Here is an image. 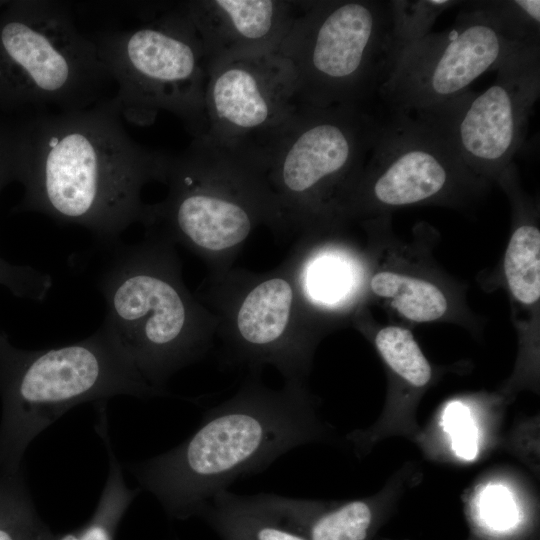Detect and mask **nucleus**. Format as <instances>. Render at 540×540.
Here are the masks:
<instances>
[{"instance_id":"f257e3e1","label":"nucleus","mask_w":540,"mask_h":540,"mask_svg":"<svg viewBox=\"0 0 540 540\" xmlns=\"http://www.w3.org/2000/svg\"><path fill=\"white\" fill-rule=\"evenodd\" d=\"M3 128L13 181L24 191L17 210L80 225L104 242L144 222L141 190L166 180L172 158L130 137L112 97Z\"/></svg>"},{"instance_id":"f03ea898","label":"nucleus","mask_w":540,"mask_h":540,"mask_svg":"<svg viewBox=\"0 0 540 540\" xmlns=\"http://www.w3.org/2000/svg\"><path fill=\"white\" fill-rule=\"evenodd\" d=\"M315 433L310 406L295 388L246 393L207 413L182 444L130 471L140 488L184 518L199 514L238 477L262 471Z\"/></svg>"},{"instance_id":"7ed1b4c3","label":"nucleus","mask_w":540,"mask_h":540,"mask_svg":"<svg viewBox=\"0 0 540 540\" xmlns=\"http://www.w3.org/2000/svg\"><path fill=\"white\" fill-rule=\"evenodd\" d=\"M157 393L101 328L45 350L19 349L0 330V471L20 473L30 442L80 403Z\"/></svg>"},{"instance_id":"20e7f679","label":"nucleus","mask_w":540,"mask_h":540,"mask_svg":"<svg viewBox=\"0 0 540 540\" xmlns=\"http://www.w3.org/2000/svg\"><path fill=\"white\" fill-rule=\"evenodd\" d=\"M111 83L67 3L24 0L0 7L1 108L82 110L109 99Z\"/></svg>"},{"instance_id":"39448f33","label":"nucleus","mask_w":540,"mask_h":540,"mask_svg":"<svg viewBox=\"0 0 540 540\" xmlns=\"http://www.w3.org/2000/svg\"><path fill=\"white\" fill-rule=\"evenodd\" d=\"M278 52L302 105L372 107L392 70L388 0L301 1Z\"/></svg>"},{"instance_id":"423d86ee","label":"nucleus","mask_w":540,"mask_h":540,"mask_svg":"<svg viewBox=\"0 0 540 540\" xmlns=\"http://www.w3.org/2000/svg\"><path fill=\"white\" fill-rule=\"evenodd\" d=\"M90 38L117 86L112 101L122 118L147 126L168 112L193 138L205 134L208 62L180 3L164 6L143 26Z\"/></svg>"},{"instance_id":"0eeeda50","label":"nucleus","mask_w":540,"mask_h":540,"mask_svg":"<svg viewBox=\"0 0 540 540\" xmlns=\"http://www.w3.org/2000/svg\"><path fill=\"white\" fill-rule=\"evenodd\" d=\"M266 170L251 154L207 137L193 138L172 156L166 180L170 193L148 206L144 223L159 220L187 243L223 251L243 242L256 216L270 202Z\"/></svg>"},{"instance_id":"6e6552de","label":"nucleus","mask_w":540,"mask_h":540,"mask_svg":"<svg viewBox=\"0 0 540 540\" xmlns=\"http://www.w3.org/2000/svg\"><path fill=\"white\" fill-rule=\"evenodd\" d=\"M166 261L147 248L120 247L98 279L101 329L157 391L194 343L191 309Z\"/></svg>"},{"instance_id":"1a4fd4ad","label":"nucleus","mask_w":540,"mask_h":540,"mask_svg":"<svg viewBox=\"0 0 540 540\" xmlns=\"http://www.w3.org/2000/svg\"><path fill=\"white\" fill-rule=\"evenodd\" d=\"M450 29L430 33L397 60L377 98L387 111L419 116L442 112L470 92L469 86L525 48L489 1H464Z\"/></svg>"},{"instance_id":"9d476101","label":"nucleus","mask_w":540,"mask_h":540,"mask_svg":"<svg viewBox=\"0 0 540 540\" xmlns=\"http://www.w3.org/2000/svg\"><path fill=\"white\" fill-rule=\"evenodd\" d=\"M484 183L435 120L387 111L381 116L363 167L343 188L340 198L359 210H382L435 201L457 202Z\"/></svg>"},{"instance_id":"9b49d317","label":"nucleus","mask_w":540,"mask_h":540,"mask_svg":"<svg viewBox=\"0 0 540 540\" xmlns=\"http://www.w3.org/2000/svg\"><path fill=\"white\" fill-rule=\"evenodd\" d=\"M380 121L372 107L303 105L266 157L280 198L301 210H324L323 201L363 167Z\"/></svg>"},{"instance_id":"f8f14e48","label":"nucleus","mask_w":540,"mask_h":540,"mask_svg":"<svg viewBox=\"0 0 540 540\" xmlns=\"http://www.w3.org/2000/svg\"><path fill=\"white\" fill-rule=\"evenodd\" d=\"M204 105V137L255 154L265 164L303 106L296 72L278 51L237 55L211 65Z\"/></svg>"},{"instance_id":"ddd939ff","label":"nucleus","mask_w":540,"mask_h":540,"mask_svg":"<svg viewBox=\"0 0 540 540\" xmlns=\"http://www.w3.org/2000/svg\"><path fill=\"white\" fill-rule=\"evenodd\" d=\"M539 96L540 44L503 63L482 93L470 91L442 112L423 117L444 129L475 174L497 180L524 143Z\"/></svg>"},{"instance_id":"4468645a","label":"nucleus","mask_w":540,"mask_h":540,"mask_svg":"<svg viewBox=\"0 0 540 540\" xmlns=\"http://www.w3.org/2000/svg\"><path fill=\"white\" fill-rule=\"evenodd\" d=\"M180 6L202 44L209 69L229 57L278 51L301 1L193 0Z\"/></svg>"},{"instance_id":"2eb2a0df","label":"nucleus","mask_w":540,"mask_h":540,"mask_svg":"<svg viewBox=\"0 0 540 540\" xmlns=\"http://www.w3.org/2000/svg\"><path fill=\"white\" fill-rule=\"evenodd\" d=\"M254 497L280 523L307 540H366L372 522L371 508L361 500L326 510L310 501L275 494Z\"/></svg>"},{"instance_id":"dca6fc26","label":"nucleus","mask_w":540,"mask_h":540,"mask_svg":"<svg viewBox=\"0 0 540 540\" xmlns=\"http://www.w3.org/2000/svg\"><path fill=\"white\" fill-rule=\"evenodd\" d=\"M199 514L222 540H307L280 523L254 496L224 490L212 497Z\"/></svg>"},{"instance_id":"f3484780","label":"nucleus","mask_w":540,"mask_h":540,"mask_svg":"<svg viewBox=\"0 0 540 540\" xmlns=\"http://www.w3.org/2000/svg\"><path fill=\"white\" fill-rule=\"evenodd\" d=\"M293 288L283 278L268 279L253 288L237 314L242 340L261 352H272L289 322Z\"/></svg>"},{"instance_id":"a211bd4d","label":"nucleus","mask_w":540,"mask_h":540,"mask_svg":"<svg viewBox=\"0 0 540 540\" xmlns=\"http://www.w3.org/2000/svg\"><path fill=\"white\" fill-rule=\"evenodd\" d=\"M374 295L387 299L405 319L426 323L442 318L448 310L444 292L425 279L395 271H378L370 280Z\"/></svg>"},{"instance_id":"6ab92c4d","label":"nucleus","mask_w":540,"mask_h":540,"mask_svg":"<svg viewBox=\"0 0 540 540\" xmlns=\"http://www.w3.org/2000/svg\"><path fill=\"white\" fill-rule=\"evenodd\" d=\"M508 288L519 303L533 305L540 297V230L528 217L519 218L504 255Z\"/></svg>"},{"instance_id":"aec40b11","label":"nucleus","mask_w":540,"mask_h":540,"mask_svg":"<svg viewBox=\"0 0 540 540\" xmlns=\"http://www.w3.org/2000/svg\"><path fill=\"white\" fill-rule=\"evenodd\" d=\"M96 431L106 447L109 460L108 477L101 494L97 515L80 534H66L59 540H111L112 522L118 519L140 491V488H128L124 481L120 462L109 437L106 411L99 412Z\"/></svg>"},{"instance_id":"412c9836","label":"nucleus","mask_w":540,"mask_h":540,"mask_svg":"<svg viewBox=\"0 0 540 540\" xmlns=\"http://www.w3.org/2000/svg\"><path fill=\"white\" fill-rule=\"evenodd\" d=\"M390 9V57L392 69L400 56L428 34L446 10L458 0H388Z\"/></svg>"},{"instance_id":"4be33fe9","label":"nucleus","mask_w":540,"mask_h":540,"mask_svg":"<svg viewBox=\"0 0 540 540\" xmlns=\"http://www.w3.org/2000/svg\"><path fill=\"white\" fill-rule=\"evenodd\" d=\"M375 345L388 366L415 387H423L432 376V369L412 332L401 326L381 328Z\"/></svg>"},{"instance_id":"5701e85b","label":"nucleus","mask_w":540,"mask_h":540,"mask_svg":"<svg viewBox=\"0 0 540 540\" xmlns=\"http://www.w3.org/2000/svg\"><path fill=\"white\" fill-rule=\"evenodd\" d=\"M11 182L13 176L8 144L3 126H0V193ZM0 285L17 297L40 302L52 287V279L37 269L11 264L0 257Z\"/></svg>"},{"instance_id":"b1692460","label":"nucleus","mask_w":540,"mask_h":540,"mask_svg":"<svg viewBox=\"0 0 540 540\" xmlns=\"http://www.w3.org/2000/svg\"><path fill=\"white\" fill-rule=\"evenodd\" d=\"M501 21L524 40L540 44L539 0H490Z\"/></svg>"},{"instance_id":"393cba45","label":"nucleus","mask_w":540,"mask_h":540,"mask_svg":"<svg viewBox=\"0 0 540 540\" xmlns=\"http://www.w3.org/2000/svg\"><path fill=\"white\" fill-rule=\"evenodd\" d=\"M443 426L455 454L462 459L472 460L478 449L477 430L467 407L460 402L449 404L443 413Z\"/></svg>"},{"instance_id":"a878e982","label":"nucleus","mask_w":540,"mask_h":540,"mask_svg":"<svg viewBox=\"0 0 540 540\" xmlns=\"http://www.w3.org/2000/svg\"><path fill=\"white\" fill-rule=\"evenodd\" d=\"M478 508L486 523L497 529L511 526L516 519V506L511 494L502 486H489L479 496Z\"/></svg>"},{"instance_id":"bb28decb","label":"nucleus","mask_w":540,"mask_h":540,"mask_svg":"<svg viewBox=\"0 0 540 540\" xmlns=\"http://www.w3.org/2000/svg\"><path fill=\"white\" fill-rule=\"evenodd\" d=\"M346 277L344 270L331 261L317 264L311 272L309 287L311 293L321 300H333L344 290Z\"/></svg>"}]
</instances>
